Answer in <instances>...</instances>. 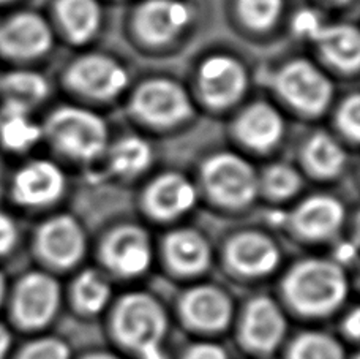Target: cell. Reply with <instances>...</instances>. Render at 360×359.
<instances>
[{
  "instance_id": "obj_31",
  "label": "cell",
  "mask_w": 360,
  "mask_h": 359,
  "mask_svg": "<svg viewBox=\"0 0 360 359\" xmlns=\"http://www.w3.org/2000/svg\"><path fill=\"white\" fill-rule=\"evenodd\" d=\"M236 11L248 29L266 32L281 18L283 0H236Z\"/></svg>"
},
{
  "instance_id": "obj_40",
  "label": "cell",
  "mask_w": 360,
  "mask_h": 359,
  "mask_svg": "<svg viewBox=\"0 0 360 359\" xmlns=\"http://www.w3.org/2000/svg\"><path fill=\"white\" fill-rule=\"evenodd\" d=\"M329 2H333V4H348V2H351V0H329Z\"/></svg>"
},
{
  "instance_id": "obj_10",
  "label": "cell",
  "mask_w": 360,
  "mask_h": 359,
  "mask_svg": "<svg viewBox=\"0 0 360 359\" xmlns=\"http://www.w3.org/2000/svg\"><path fill=\"white\" fill-rule=\"evenodd\" d=\"M288 320L283 307L269 296L248 301L237 320V341L247 353L264 358L285 342Z\"/></svg>"
},
{
  "instance_id": "obj_29",
  "label": "cell",
  "mask_w": 360,
  "mask_h": 359,
  "mask_svg": "<svg viewBox=\"0 0 360 359\" xmlns=\"http://www.w3.org/2000/svg\"><path fill=\"white\" fill-rule=\"evenodd\" d=\"M300 172L286 163H274L258 176V190L267 200L281 203L291 200L302 189Z\"/></svg>"
},
{
  "instance_id": "obj_15",
  "label": "cell",
  "mask_w": 360,
  "mask_h": 359,
  "mask_svg": "<svg viewBox=\"0 0 360 359\" xmlns=\"http://www.w3.org/2000/svg\"><path fill=\"white\" fill-rule=\"evenodd\" d=\"M190 10L180 0H144L131 15V30L147 48H163L182 34Z\"/></svg>"
},
{
  "instance_id": "obj_28",
  "label": "cell",
  "mask_w": 360,
  "mask_h": 359,
  "mask_svg": "<svg viewBox=\"0 0 360 359\" xmlns=\"http://www.w3.org/2000/svg\"><path fill=\"white\" fill-rule=\"evenodd\" d=\"M285 359H348L343 345L335 337L321 331H305L295 336L286 347Z\"/></svg>"
},
{
  "instance_id": "obj_25",
  "label": "cell",
  "mask_w": 360,
  "mask_h": 359,
  "mask_svg": "<svg viewBox=\"0 0 360 359\" xmlns=\"http://www.w3.org/2000/svg\"><path fill=\"white\" fill-rule=\"evenodd\" d=\"M48 81L40 73L29 70H16L0 78L2 110L16 113H30L48 97Z\"/></svg>"
},
{
  "instance_id": "obj_7",
  "label": "cell",
  "mask_w": 360,
  "mask_h": 359,
  "mask_svg": "<svg viewBox=\"0 0 360 359\" xmlns=\"http://www.w3.org/2000/svg\"><path fill=\"white\" fill-rule=\"evenodd\" d=\"M131 116L152 128H171L193 116V103L185 89L168 78L141 82L128 101Z\"/></svg>"
},
{
  "instance_id": "obj_39",
  "label": "cell",
  "mask_w": 360,
  "mask_h": 359,
  "mask_svg": "<svg viewBox=\"0 0 360 359\" xmlns=\"http://www.w3.org/2000/svg\"><path fill=\"white\" fill-rule=\"evenodd\" d=\"M6 296H8V284H6L4 272L0 271V307L6 303Z\"/></svg>"
},
{
  "instance_id": "obj_20",
  "label": "cell",
  "mask_w": 360,
  "mask_h": 359,
  "mask_svg": "<svg viewBox=\"0 0 360 359\" xmlns=\"http://www.w3.org/2000/svg\"><path fill=\"white\" fill-rule=\"evenodd\" d=\"M196 189L184 175L165 172L147 185L141 204L155 222H174L195 206Z\"/></svg>"
},
{
  "instance_id": "obj_30",
  "label": "cell",
  "mask_w": 360,
  "mask_h": 359,
  "mask_svg": "<svg viewBox=\"0 0 360 359\" xmlns=\"http://www.w3.org/2000/svg\"><path fill=\"white\" fill-rule=\"evenodd\" d=\"M0 118V143L8 151H27L41 137V130L29 119L27 113L2 110Z\"/></svg>"
},
{
  "instance_id": "obj_11",
  "label": "cell",
  "mask_w": 360,
  "mask_h": 359,
  "mask_svg": "<svg viewBox=\"0 0 360 359\" xmlns=\"http://www.w3.org/2000/svg\"><path fill=\"white\" fill-rule=\"evenodd\" d=\"M63 84L82 99L109 101L124 92L128 73L112 57L92 53L70 63L63 73Z\"/></svg>"
},
{
  "instance_id": "obj_4",
  "label": "cell",
  "mask_w": 360,
  "mask_h": 359,
  "mask_svg": "<svg viewBox=\"0 0 360 359\" xmlns=\"http://www.w3.org/2000/svg\"><path fill=\"white\" fill-rule=\"evenodd\" d=\"M5 304L18 329L37 332L56 320L62 304V288L51 272L32 271L8 288Z\"/></svg>"
},
{
  "instance_id": "obj_38",
  "label": "cell",
  "mask_w": 360,
  "mask_h": 359,
  "mask_svg": "<svg viewBox=\"0 0 360 359\" xmlns=\"http://www.w3.org/2000/svg\"><path fill=\"white\" fill-rule=\"evenodd\" d=\"M81 359H122V358L114 353H109V351H92V353H87Z\"/></svg>"
},
{
  "instance_id": "obj_19",
  "label": "cell",
  "mask_w": 360,
  "mask_h": 359,
  "mask_svg": "<svg viewBox=\"0 0 360 359\" xmlns=\"http://www.w3.org/2000/svg\"><path fill=\"white\" fill-rule=\"evenodd\" d=\"M162 260L174 277L199 279L212 265V248L209 241L198 229L179 228L165 236Z\"/></svg>"
},
{
  "instance_id": "obj_34",
  "label": "cell",
  "mask_w": 360,
  "mask_h": 359,
  "mask_svg": "<svg viewBox=\"0 0 360 359\" xmlns=\"http://www.w3.org/2000/svg\"><path fill=\"white\" fill-rule=\"evenodd\" d=\"M19 241V229L13 217L0 209V258L10 255Z\"/></svg>"
},
{
  "instance_id": "obj_1",
  "label": "cell",
  "mask_w": 360,
  "mask_h": 359,
  "mask_svg": "<svg viewBox=\"0 0 360 359\" xmlns=\"http://www.w3.org/2000/svg\"><path fill=\"white\" fill-rule=\"evenodd\" d=\"M348 293V275L337 260L297 261L281 280L283 303L295 315L307 320H321L337 313Z\"/></svg>"
},
{
  "instance_id": "obj_13",
  "label": "cell",
  "mask_w": 360,
  "mask_h": 359,
  "mask_svg": "<svg viewBox=\"0 0 360 359\" xmlns=\"http://www.w3.org/2000/svg\"><path fill=\"white\" fill-rule=\"evenodd\" d=\"M177 313L186 329L201 336H215L226 331L234 320V304L223 288L199 284L179 299Z\"/></svg>"
},
{
  "instance_id": "obj_18",
  "label": "cell",
  "mask_w": 360,
  "mask_h": 359,
  "mask_svg": "<svg viewBox=\"0 0 360 359\" xmlns=\"http://www.w3.org/2000/svg\"><path fill=\"white\" fill-rule=\"evenodd\" d=\"M342 201L330 195H313L302 201L289 217V228L299 241L319 244L332 241L345 225Z\"/></svg>"
},
{
  "instance_id": "obj_22",
  "label": "cell",
  "mask_w": 360,
  "mask_h": 359,
  "mask_svg": "<svg viewBox=\"0 0 360 359\" xmlns=\"http://www.w3.org/2000/svg\"><path fill=\"white\" fill-rule=\"evenodd\" d=\"M285 124L281 114L266 101H255L243 108L233 122L234 138L256 152H267L280 143Z\"/></svg>"
},
{
  "instance_id": "obj_17",
  "label": "cell",
  "mask_w": 360,
  "mask_h": 359,
  "mask_svg": "<svg viewBox=\"0 0 360 359\" xmlns=\"http://www.w3.org/2000/svg\"><path fill=\"white\" fill-rule=\"evenodd\" d=\"M65 187V175L59 166L48 160H30L13 176L11 198L22 208H46L60 200Z\"/></svg>"
},
{
  "instance_id": "obj_21",
  "label": "cell",
  "mask_w": 360,
  "mask_h": 359,
  "mask_svg": "<svg viewBox=\"0 0 360 359\" xmlns=\"http://www.w3.org/2000/svg\"><path fill=\"white\" fill-rule=\"evenodd\" d=\"M323 59L342 73L354 75L360 67V35L356 25L300 23Z\"/></svg>"
},
{
  "instance_id": "obj_6",
  "label": "cell",
  "mask_w": 360,
  "mask_h": 359,
  "mask_svg": "<svg viewBox=\"0 0 360 359\" xmlns=\"http://www.w3.org/2000/svg\"><path fill=\"white\" fill-rule=\"evenodd\" d=\"M274 89L288 106L307 118L321 116L333 97L330 80L307 59L285 63L274 76Z\"/></svg>"
},
{
  "instance_id": "obj_24",
  "label": "cell",
  "mask_w": 360,
  "mask_h": 359,
  "mask_svg": "<svg viewBox=\"0 0 360 359\" xmlns=\"http://www.w3.org/2000/svg\"><path fill=\"white\" fill-rule=\"evenodd\" d=\"M54 15L63 35L75 44L92 40L101 24V8L96 0H56Z\"/></svg>"
},
{
  "instance_id": "obj_33",
  "label": "cell",
  "mask_w": 360,
  "mask_h": 359,
  "mask_svg": "<svg viewBox=\"0 0 360 359\" xmlns=\"http://www.w3.org/2000/svg\"><path fill=\"white\" fill-rule=\"evenodd\" d=\"M335 125L349 143H359L360 139V97L357 94L348 95L338 105L335 113Z\"/></svg>"
},
{
  "instance_id": "obj_23",
  "label": "cell",
  "mask_w": 360,
  "mask_h": 359,
  "mask_svg": "<svg viewBox=\"0 0 360 359\" xmlns=\"http://www.w3.org/2000/svg\"><path fill=\"white\" fill-rule=\"evenodd\" d=\"M300 162L307 175L329 181L342 175L346 166L345 149L329 133L316 132L302 146Z\"/></svg>"
},
{
  "instance_id": "obj_36",
  "label": "cell",
  "mask_w": 360,
  "mask_h": 359,
  "mask_svg": "<svg viewBox=\"0 0 360 359\" xmlns=\"http://www.w3.org/2000/svg\"><path fill=\"white\" fill-rule=\"evenodd\" d=\"M342 331L349 342H357L360 334V313L357 307L346 313L342 322Z\"/></svg>"
},
{
  "instance_id": "obj_3",
  "label": "cell",
  "mask_w": 360,
  "mask_h": 359,
  "mask_svg": "<svg viewBox=\"0 0 360 359\" xmlns=\"http://www.w3.org/2000/svg\"><path fill=\"white\" fill-rule=\"evenodd\" d=\"M41 133L51 146L76 162H92L108 147L106 122L79 106H60L49 114Z\"/></svg>"
},
{
  "instance_id": "obj_9",
  "label": "cell",
  "mask_w": 360,
  "mask_h": 359,
  "mask_svg": "<svg viewBox=\"0 0 360 359\" xmlns=\"http://www.w3.org/2000/svg\"><path fill=\"white\" fill-rule=\"evenodd\" d=\"M100 263L112 277L133 280L149 271L153 261V247L149 233L138 225L112 228L100 244Z\"/></svg>"
},
{
  "instance_id": "obj_32",
  "label": "cell",
  "mask_w": 360,
  "mask_h": 359,
  "mask_svg": "<svg viewBox=\"0 0 360 359\" xmlns=\"http://www.w3.org/2000/svg\"><path fill=\"white\" fill-rule=\"evenodd\" d=\"M13 359H72V350L62 339L43 336L24 344Z\"/></svg>"
},
{
  "instance_id": "obj_5",
  "label": "cell",
  "mask_w": 360,
  "mask_h": 359,
  "mask_svg": "<svg viewBox=\"0 0 360 359\" xmlns=\"http://www.w3.org/2000/svg\"><path fill=\"white\" fill-rule=\"evenodd\" d=\"M201 182L205 195L217 206L239 210L258 196V172L237 153L220 152L202 163Z\"/></svg>"
},
{
  "instance_id": "obj_37",
  "label": "cell",
  "mask_w": 360,
  "mask_h": 359,
  "mask_svg": "<svg viewBox=\"0 0 360 359\" xmlns=\"http://www.w3.org/2000/svg\"><path fill=\"white\" fill-rule=\"evenodd\" d=\"M13 336L8 326L0 323V359H6L11 351Z\"/></svg>"
},
{
  "instance_id": "obj_14",
  "label": "cell",
  "mask_w": 360,
  "mask_h": 359,
  "mask_svg": "<svg viewBox=\"0 0 360 359\" xmlns=\"http://www.w3.org/2000/svg\"><path fill=\"white\" fill-rule=\"evenodd\" d=\"M196 89L199 99L210 110H229L245 95L248 73L242 62L234 57L210 56L198 68Z\"/></svg>"
},
{
  "instance_id": "obj_26",
  "label": "cell",
  "mask_w": 360,
  "mask_h": 359,
  "mask_svg": "<svg viewBox=\"0 0 360 359\" xmlns=\"http://www.w3.org/2000/svg\"><path fill=\"white\" fill-rule=\"evenodd\" d=\"M68 296L70 304L79 317H96L111 306L112 288L105 272L84 269L73 279Z\"/></svg>"
},
{
  "instance_id": "obj_41",
  "label": "cell",
  "mask_w": 360,
  "mask_h": 359,
  "mask_svg": "<svg viewBox=\"0 0 360 359\" xmlns=\"http://www.w3.org/2000/svg\"><path fill=\"white\" fill-rule=\"evenodd\" d=\"M8 2H11V0H0V5H4V4H8Z\"/></svg>"
},
{
  "instance_id": "obj_35",
  "label": "cell",
  "mask_w": 360,
  "mask_h": 359,
  "mask_svg": "<svg viewBox=\"0 0 360 359\" xmlns=\"http://www.w3.org/2000/svg\"><path fill=\"white\" fill-rule=\"evenodd\" d=\"M180 359H229L221 345L210 341H201L186 347Z\"/></svg>"
},
{
  "instance_id": "obj_27",
  "label": "cell",
  "mask_w": 360,
  "mask_h": 359,
  "mask_svg": "<svg viewBox=\"0 0 360 359\" xmlns=\"http://www.w3.org/2000/svg\"><path fill=\"white\" fill-rule=\"evenodd\" d=\"M152 147L139 137H125L114 143L108 153L109 168L115 176L133 179L152 165Z\"/></svg>"
},
{
  "instance_id": "obj_8",
  "label": "cell",
  "mask_w": 360,
  "mask_h": 359,
  "mask_svg": "<svg viewBox=\"0 0 360 359\" xmlns=\"http://www.w3.org/2000/svg\"><path fill=\"white\" fill-rule=\"evenodd\" d=\"M32 248L48 271H70L82 261L87 250L84 228L72 215L60 214L37 228Z\"/></svg>"
},
{
  "instance_id": "obj_12",
  "label": "cell",
  "mask_w": 360,
  "mask_h": 359,
  "mask_svg": "<svg viewBox=\"0 0 360 359\" xmlns=\"http://www.w3.org/2000/svg\"><path fill=\"white\" fill-rule=\"evenodd\" d=\"M281 252L269 234L247 229L231 236L223 247V265L236 279L261 280L280 267Z\"/></svg>"
},
{
  "instance_id": "obj_2",
  "label": "cell",
  "mask_w": 360,
  "mask_h": 359,
  "mask_svg": "<svg viewBox=\"0 0 360 359\" xmlns=\"http://www.w3.org/2000/svg\"><path fill=\"white\" fill-rule=\"evenodd\" d=\"M168 331V312L150 293H127L109 312V334L134 359H168L165 350Z\"/></svg>"
},
{
  "instance_id": "obj_16",
  "label": "cell",
  "mask_w": 360,
  "mask_h": 359,
  "mask_svg": "<svg viewBox=\"0 0 360 359\" xmlns=\"http://www.w3.org/2000/svg\"><path fill=\"white\" fill-rule=\"evenodd\" d=\"M53 46V30L34 11H19L0 23V56L13 62L40 59Z\"/></svg>"
}]
</instances>
